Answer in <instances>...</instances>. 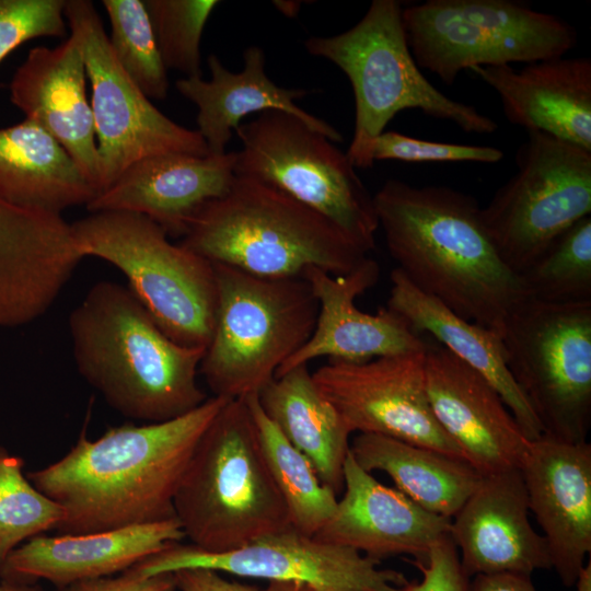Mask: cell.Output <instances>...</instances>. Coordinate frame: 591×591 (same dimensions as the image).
I'll list each match as a JSON object with an SVG mask.
<instances>
[{
    "instance_id": "obj_1",
    "label": "cell",
    "mask_w": 591,
    "mask_h": 591,
    "mask_svg": "<svg viewBox=\"0 0 591 591\" xmlns=\"http://www.w3.org/2000/svg\"><path fill=\"white\" fill-rule=\"evenodd\" d=\"M229 399L210 396L171 420L82 429L58 461L26 474L65 518L58 534L94 533L175 518L174 499L197 443Z\"/></svg>"
},
{
    "instance_id": "obj_2",
    "label": "cell",
    "mask_w": 591,
    "mask_h": 591,
    "mask_svg": "<svg viewBox=\"0 0 591 591\" xmlns=\"http://www.w3.org/2000/svg\"><path fill=\"white\" fill-rule=\"evenodd\" d=\"M390 255L420 291L502 335L526 294L502 262L471 195L390 178L373 196Z\"/></svg>"
},
{
    "instance_id": "obj_3",
    "label": "cell",
    "mask_w": 591,
    "mask_h": 591,
    "mask_svg": "<svg viewBox=\"0 0 591 591\" xmlns=\"http://www.w3.org/2000/svg\"><path fill=\"white\" fill-rule=\"evenodd\" d=\"M68 323L79 373L123 416L162 422L208 398L197 383L206 348L169 338L129 288L96 282Z\"/></svg>"
},
{
    "instance_id": "obj_4",
    "label": "cell",
    "mask_w": 591,
    "mask_h": 591,
    "mask_svg": "<svg viewBox=\"0 0 591 591\" xmlns=\"http://www.w3.org/2000/svg\"><path fill=\"white\" fill-rule=\"evenodd\" d=\"M179 244L212 264L271 279L303 278L310 268L347 275L369 257L321 213L239 176L195 215Z\"/></svg>"
},
{
    "instance_id": "obj_5",
    "label": "cell",
    "mask_w": 591,
    "mask_h": 591,
    "mask_svg": "<svg viewBox=\"0 0 591 591\" xmlns=\"http://www.w3.org/2000/svg\"><path fill=\"white\" fill-rule=\"evenodd\" d=\"M190 544L225 553L290 526L244 398L228 401L202 433L174 499Z\"/></svg>"
},
{
    "instance_id": "obj_6",
    "label": "cell",
    "mask_w": 591,
    "mask_h": 591,
    "mask_svg": "<svg viewBox=\"0 0 591 591\" xmlns=\"http://www.w3.org/2000/svg\"><path fill=\"white\" fill-rule=\"evenodd\" d=\"M402 12L397 0H374L351 28L304 42L312 56L332 61L350 81L355 129L346 154L356 169L373 166L374 140L405 109L451 121L465 132L493 134L498 129L493 118L448 97L422 74L409 49Z\"/></svg>"
},
{
    "instance_id": "obj_7",
    "label": "cell",
    "mask_w": 591,
    "mask_h": 591,
    "mask_svg": "<svg viewBox=\"0 0 591 591\" xmlns=\"http://www.w3.org/2000/svg\"><path fill=\"white\" fill-rule=\"evenodd\" d=\"M217 304L199 366L212 396L257 394L311 337L318 304L304 278L271 279L212 264Z\"/></svg>"
},
{
    "instance_id": "obj_8",
    "label": "cell",
    "mask_w": 591,
    "mask_h": 591,
    "mask_svg": "<svg viewBox=\"0 0 591 591\" xmlns=\"http://www.w3.org/2000/svg\"><path fill=\"white\" fill-rule=\"evenodd\" d=\"M70 225L84 258L99 257L117 267L169 338L188 347L208 346L217 304L212 263L172 243L141 213L91 212Z\"/></svg>"
},
{
    "instance_id": "obj_9",
    "label": "cell",
    "mask_w": 591,
    "mask_h": 591,
    "mask_svg": "<svg viewBox=\"0 0 591 591\" xmlns=\"http://www.w3.org/2000/svg\"><path fill=\"white\" fill-rule=\"evenodd\" d=\"M402 19L418 67L448 85L475 67L564 57L578 40L567 21L512 0H427Z\"/></svg>"
},
{
    "instance_id": "obj_10",
    "label": "cell",
    "mask_w": 591,
    "mask_h": 591,
    "mask_svg": "<svg viewBox=\"0 0 591 591\" xmlns=\"http://www.w3.org/2000/svg\"><path fill=\"white\" fill-rule=\"evenodd\" d=\"M234 175L269 185L321 213L368 254L379 230L373 196L335 142L298 117L265 111L235 129Z\"/></svg>"
},
{
    "instance_id": "obj_11",
    "label": "cell",
    "mask_w": 591,
    "mask_h": 591,
    "mask_svg": "<svg viewBox=\"0 0 591 591\" xmlns=\"http://www.w3.org/2000/svg\"><path fill=\"white\" fill-rule=\"evenodd\" d=\"M508 369L543 434L586 442L591 426V301L553 304L528 297L508 316Z\"/></svg>"
},
{
    "instance_id": "obj_12",
    "label": "cell",
    "mask_w": 591,
    "mask_h": 591,
    "mask_svg": "<svg viewBox=\"0 0 591 591\" xmlns=\"http://www.w3.org/2000/svg\"><path fill=\"white\" fill-rule=\"evenodd\" d=\"M515 173L480 208L499 256L525 271L572 224L591 213V150L529 131Z\"/></svg>"
},
{
    "instance_id": "obj_13",
    "label": "cell",
    "mask_w": 591,
    "mask_h": 591,
    "mask_svg": "<svg viewBox=\"0 0 591 591\" xmlns=\"http://www.w3.org/2000/svg\"><path fill=\"white\" fill-rule=\"evenodd\" d=\"M63 16L80 44L91 82L101 193L141 159L169 153L210 154L197 130L160 112L124 71L91 1L66 0Z\"/></svg>"
},
{
    "instance_id": "obj_14",
    "label": "cell",
    "mask_w": 591,
    "mask_h": 591,
    "mask_svg": "<svg viewBox=\"0 0 591 591\" xmlns=\"http://www.w3.org/2000/svg\"><path fill=\"white\" fill-rule=\"evenodd\" d=\"M189 568L269 582H301L318 591H398L407 582L402 572L380 568L379 560L321 542L292 525L225 553L172 543L128 570L151 577Z\"/></svg>"
},
{
    "instance_id": "obj_15",
    "label": "cell",
    "mask_w": 591,
    "mask_h": 591,
    "mask_svg": "<svg viewBox=\"0 0 591 591\" xmlns=\"http://www.w3.org/2000/svg\"><path fill=\"white\" fill-rule=\"evenodd\" d=\"M312 376L352 432L381 434L464 460L432 414L425 350L361 363L327 361Z\"/></svg>"
},
{
    "instance_id": "obj_16",
    "label": "cell",
    "mask_w": 591,
    "mask_h": 591,
    "mask_svg": "<svg viewBox=\"0 0 591 591\" xmlns=\"http://www.w3.org/2000/svg\"><path fill=\"white\" fill-rule=\"evenodd\" d=\"M425 382L434 418L482 475L520 468L526 439L496 389L433 339L426 340Z\"/></svg>"
},
{
    "instance_id": "obj_17",
    "label": "cell",
    "mask_w": 591,
    "mask_h": 591,
    "mask_svg": "<svg viewBox=\"0 0 591 591\" xmlns=\"http://www.w3.org/2000/svg\"><path fill=\"white\" fill-rule=\"evenodd\" d=\"M379 264L368 257L347 275L334 276L318 268L303 274L318 304L315 327L308 341L276 372V376L318 358L361 363L375 358L426 349V339L391 309L370 314L355 300L379 279Z\"/></svg>"
},
{
    "instance_id": "obj_18",
    "label": "cell",
    "mask_w": 591,
    "mask_h": 591,
    "mask_svg": "<svg viewBox=\"0 0 591 591\" xmlns=\"http://www.w3.org/2000/svg\"><path fill=\"white\" fill-rule=\"evenodd\" d=\"M520 471L552 569L573 587L591 551V444L542 434L530 441Z\"/></svg>"
},
{
    "instance_id": "obj_19",
    "label": "cell",
    "mask_w": 591,
    "mask_h": 591,
    "mask_svg": "<svg viewBox=\"0 0 591 591\" xmlns=\"http://www.w3.org/2000/svg\"><path fill=\"white\" fill-rule=\"evenodd\" d=\"M529 512L520 468L482 476L450 524L468 578L497 572L531 576L552 568L546 541L532 528Z\"/></svg>"
},
{
    "instance_id": "obj_20",
    "label": "cell",
    "mask_w": 591,
    "mask_h": 591,
    "mask_svg": "<svg viewBox=\"0 0 591 591\" xmlns=\"http://www.w3.org/2000/svg\"><path fill=\"white\" fill-rule=\"evenodd\" d=\"M451 519L431 513L394 487L378 482L349 454L344 494L314 537L381 560L406 555L425 561L432 545L450 533Z\"/></svg>"
},
{
    "instance_id": "obj_21",
    "label": "cell",
    "mask_w": 591,
    "mask_h": 591,
    "mask_svg": "<svg viewBox=\"0 0 591 591\" xmlns=\"http://www.w3.org/2000/svg\"><path fill=\"white\" fill-rule=\"evenodd\" d=\"M85 78L80 44L70 35L56 47L28 51L11 81L10 99L25 119L61 144L99 195L100 160Z\"/></svg>"
},
{
    "instance_id": "obj_22",
    "label": "cell",
    "mask_w": 591,
    "mask_h": 591,
    "mask_svg": "<svg viewBox=\"0 0 591 591\" xmlns=\"http://www.w3.org/2000/svg\"><path fill=\"white\" fill-rule=\"evenodd\" d=\"M234 162V152L148 157L128 166L86 209L141 213L167 236L182 239L195 215L230 189L235 177Z\"/></svg>"
},
{
    "instance_id": "obj_23",
    "label": "cell",
    "mask_w": 591,
    "mask_h": 591,
    "mask_svg": "<svg viewBox=\"0 0 591 591\" xmlns=\"http://www.w3.org/2000/svg\"><path fill=\"white\" fill-rule=\"evenodd\" d=\"M183 538L176 518L94 533L43 534L11 552L0 576L34 583L46 580L61 588L123 572Z\"/></svg>"
},
{
    "instance_id": "obj_24",
    "label": "cell",
    "mask_w": 591,
    "mask_h": 591,
    "mask_svg": "<svg viewBox=\"0 0 591 591\" xmlns=\"http://www.w3.org/2000/svg\"><path fill=\"white\" fill-rule=\"evenodd\" d=\"M499 96L511 124L591 150V59L559 57L471 69Z\"/></svg>"
},
{
    "instance_id": "obj_25",
    "label": "cell",
    "mask_w": 591,
    "mask_h": 591,
    "mask_svg": "<svg viewBox=\"0 0 591 591\" xmlns=\"http://www.w3.org/2000/svg\"><path fill=\"white\" fill-rule=\"evenodd\" d=\"M243 60L244 68L240 72H232L216 55H210V80L193 77L175 82L177 91L198 108L197 131L210 154L225 153L233 130L239 127L242 118L271 109L298 117L335 143L344 140L332 125L297 105L296 100L305 96L308 90L285 89L268 78L265 54L260 47H247Z\"/></svg>"
},
{
    "instance_id": "obj_26",
    "label": "cell",
    "mask_w": 591,
    "mask_h": 591,
    "mask_svg": "<svg viewBox=\"0 0 591 591\" xmlns=\"http://www.w3.org/2000/svg\"><path fill=\"white\" fill-rule=\"evenodd\" d=\"M390 279L386 306L404 317L416 334H428L484 376L499 393L526 439L540 438L542 427L508 369L502 335L455 314L417 289L398 268L391 271Z\"/></svg>"
},
{
    "instance_id": "obj_27",
    "label": "cell",
    "mask_w": 591,
    "mask_h": 591,
    "mask_svg": "<svg viewBox=\"0 0 591 591\" xmlns=\"http://www.w3.org/2000/svg\"><path fill=\"white\" fill-rule=\"evenodd\" d=\"M96 196L69 153L37 124L24 119L0 128V200L61 215Z\"/></svg>"
},
{
    "instance_id": "obj_28",
    "label": "cell",
    "mask_w": 591,
    "mask_h": 591,
    "mask_svg": "<svg viewBox=\"0 0 591 591\" xmlns=\"http://www.w3.org/2000/svg\"><path fill=\"white\" fill-rule=\"evenodd\" d=\"M257 398L282 436L309 459L322 483L336 495L341 491L352 431L321 393L309 366L275 376Z\"/></svg>"
},
{
    "instance_id": "obj_29",
    "label": "cell",
    "mask_w": 591,
    "mask_h": 591,
    "mask_svg": "<svg viewBox=\"0 0 591 591\" xmlns=\"http://www.w3.org/2000/svg\"><path fill=\"white\" fill-rule=\"evenodd\" d=\"M350 454L366 472L387 474L395 488L419 507L449 519L483 476L462 459L374 433H358Z\"/></svg>"
},
{
    "instance_id": "obj_30",
    "label": "cell",
    "mask_w": 591,
    "mask_h": 591,
    "mask_svg": "<svg viewBox=\"0 0 591 591\" xmlns=\"http://www.w3.org/2000/svg\"><path fill=\"white\" fill-rule=\"evenodd\" d=\"M270 476L286 505L290 524L314 536L335 511L337 495L322 483L306 456L297 450L262 409L257 394L244 397Z\"/></svg>"
},
{
    "instance_id": "obj_31",
    "label": "cell",
    "mask_w": 591,
    "mask_h": 591,
    "mask_svg": "<svg viewBox=\"0 0 591 591\" xmlns=\"http://www.w3.org/2000/svg\"><path fill=\"white\" fill-rule=\"evenodd\" d=\"M519 277L533 300L553 304L591 301V217L566 230Z\"/></svg>"
},
{
    "instance_id": "obj_32",
    "label": "cell",
    "mask_w": 591,
    "mask_h": 591,
    "mask_svg": "<svg viewBox=\"0 0 591 591\" xmlns=\"http://www.w3.org/2000/svg\"><path fill=\"white\" fill-rule=\"evenodd\" d=\"M111 22L113 54L148 99L164 100L169 91L165 68L151 21L141 0H103Z\"/></svg>"
},
{
    "instance_id": "obj_33",
    "label": "cell",
    "mask_w": 591,
    "mask_h": 591,
    "mask_svg": "<svg viewBox=\"0 0 591 591\" xmlns=\"http://www.w3.org/2000/svg\"><path fill=\"white\" fill-rule=\"evenodd\" d=\"M24 461L0 449V566L21 544L56 530L60 505L39 491L23 473Z\"/></svg>"
},
{
    "instance_id": "obj_34",
    "label": "cell",
    "mask_w": 591,
    "mask_h": 591,
    "mask_svg": "<svg viewBox=\"0 0 591 591\" xmlns=\"http://www.w3.org/2000/svg\"><path fill=\"white\" fill-rule=\"evenodd\" d=\"M166 69L201 77L200 42L205 25L219 5L216 0H144Z\"/></svg>"
},
{
    "instance_id": "obj_35",
    "label": "cell",
    "mask_w": 591,
    "mask_h": 591,
    "mask_svg": "<svg viewBox=\"0 0 591 591\" xmlns=\"http://www.w3.org/2000/svg\"><path fill=\"white\" fill-rule=\"evenodd\" d=\"M373 161L395 160L408 163L477 162L498 163L502 150L476 146L422 140L397 131H383L373 142Z\"/></svg>"
},
{
    "instance_id": "obj_36",
    "label": "cell",
    "mask_w": 591,
    "mask_h": 591,
    "mask_svg": "<svg viewBox=\"0 0 591 591\" xmlns=\"http://www.w3.org/2000/svg\"><path fill=\"white\" fill-rule=\"evenodd\" d=\"M66 0H0V62L23 43L63 36Z\"/></svg>"
},
{
    "instance_id": "obj_37",
    "label": "cell",
    "mask_w": 591,
    "mask_h": 591,
    "mask_svg": "<svg viewBox=\"0 0 591 591\" xmlns=\"http://www.w3.org/2000/svg\"><path fill=\"white\" fill-rule=\"evenodd\" d=\"M34 213L0 200V296L11 286L30 253Z\"/></svg>"
},
{
    "instance_id": "obj_38",
    "label": "cell",
    "mask_w": 591,
    "mask_h": 591,
    "mask_svg": "<svg viewBox=\"0 0 591 591\" xmlns=\"http://www.w3.org/2000/svg\"><path fill=\"white\" fill-rule=\"evenodd\" d=\"M410 564L422 578L420 581H407L398 591H467L470 578L462 569L450 533L432 545L425 561L410 560Z\"/></svg>"
},
{
    "instance_id": "obj_39",
    "label": "cell",
    "mask_w": 591,
    "mask_h": 591,
    "mask_svg": "<svg viewBox=\"0 0 591 591\" xmlns=\"http://www.w3.org/2000/svg\"><path fill=\"white\" fill-rule=\"evenodd\" d=\"M57 591H176V581L174 573L140 577L126 569L118 577L77 581Z\"/></svg>"
},
{
    "instance_id": "obj_40",
    "label": "cell",
    "mask_w": 591,
    "mask_h": 591,
    "mask_svg": "<svg viewBox=\"0 0 591 591\" xmlns=\"http://www.w3.org/2000/svg\"><path fill=\"white\" fill-rule=\"evenodd\" d=\"M177 591H263L254 586L229 580L219 571L208 568H189L173 572Z\"/></svg>"
},
{
    "instance_id": "obj_41",
    "label": "cell",
    "mask_w": 591,
    "mask_h": 591,
    "mask_svg": "<svg viewBox=\"0 0 591 591\" xmlns=\"http://www.w3.org/2000/svg\"><path fill=\"white\" fill-rule=\"evenodd\" d=\"M467 591H537L531 576L515 572L476 575Z\"/></svg>"
},
{
    "instance_id": "obj_42",
    "label": "cell",
    "mask_w": 591,
    "mask_h": 591,
    "mask_svg": "<svg viewBox=\"0 0 591 591\" xmlns=\"http://www.w3.org/2000/svg\"><path fill=\"white\" fill-rule=\"evenodd\" d=\"M263 591H318L315 588L301 582H269Z\"/></svg>"
},
{
    "instance_id": "obj_43",
    "label": "cell",
    "mask_w": 591,
    "mask_h": 591,
    "mask_svg": "<svg viewBox=\"0 0 591 591\" xmlns=\"http://www.w3.org/2000/svg\"><path fill=\"white\" fill-rule=\"evenodd\" d=\"M0 591H44L34 582L2 579L0 581Z\"/></svg>"
},
{
    "instance_id": "obj_44",
    "label": "cell",
    "mask_w": 591,
    "mask_h": 591,
    "mask_svg": "<svg viewBox=\"0 0 591 591\" xmlns=\"http://www.w3.org/2000/svg\"><path fill=\"white\" fill-rule=\"evenodd\" d=\"M576 591H591V563L588 561L580 571L575 583Z\"/></svg>"
},
{
    "instance_id": "obj_45",
    "label": "cell",
    "mask_w": 591,
    "mask_h": 591,
    "mask_svg": "<svg viewBox=\"0 0 591 591\" xmlns=\"http://www.w3.org/2000/svg\"><path fill=\"white\" fill-rule=\"evenodd\" d=\"M275 7L287 16H296L300 10L299 1H274Z\"/></svg>"
}]
</instances>
